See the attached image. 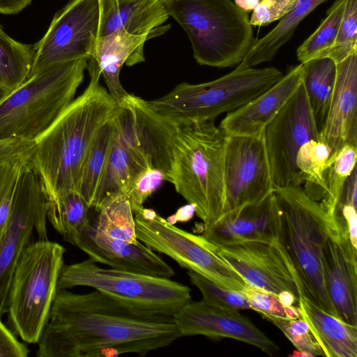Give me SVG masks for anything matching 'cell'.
<instances>
[{
  "label": "cell",
  "instance_id": "cell-1",
  "mask_svg": "<svg viewBox=\"0 0 357 357\" xmlns=\"http://www.w3.org/2000/svg\"><path fill=\"white\" fill-rule=\"evenodd\" d=\"M182 335L173 317L128 305L98 290L58 289L38 342V357L145 355Z\"/></svg>",
  "mask_w": 357,
  "mask_h": 357
},
{
  "label": "cell",
  "instance_id": "cell-2",
  "mask_svg": "<svg viewBox=\"0 0 357 357\" xmlns=\"http://www.w3.org/2000/svg\"><path fill=\"white\" fill-rule=\"evenodd\" d=\"M88 61V86L34 141L30 162L43 181L48 199L64 191L77 190L94 137L119 109L118 101L100 84L96 64L91 59Z\"/></svg>",
  "mask_w": 357,
  "mask_h": 357
},
{
  "label": "cell",
  "instance_id": "cell-3",
  "mask_svg": "<svg viewBox=\"0 0 357 357\" xmlns=\"http://www.w3.org/2000/svg\"><path fill=\"white\" fill-rule=\"evenodd\" d=\"M278 208L276 241L293 271L301 297L337 317L328 296L321 269V252L331 222L319 202L301 185L275 188Z\"/></svg>",
  "mask_w": 357,
  "mask_h": 357
},
{
  "label": "cell",
  "instance_id": "cell-4",
  "mask_svg": "<svg viewBox=\"0 0 357 357\" xmlns=\"http://www.w3.org/2000/svg\"><path fill=\"white\" fill-rule=\"evenodd\" d=\"M226 134L214 121L179 127L172 140L168 181L189 204L204 227L224 214Z\"/></svg>",
  "mask_w": 357,
  "mask_h": 357
},
{
  "label": "cell",
  "instance_id": "cell-5",
  "mask_svg": "<svg viewBox=\"0 0 357 357\" xmlns=\"http://www.w3.org/2000/svg\"><path fill=\"white\" fill-rule=\"evenodd\" d=\"M88 59L62 63L29 77L0 100V140L34 142L74 100Z\"/></svg>",
  "mask_w": 357,
  "mask_h": 357
},
{
  "label": "cell",
  "instance_id": "cell-6",
  "mask_svg": "<svg viewBox=\"0 0 357 357\" xmlns=\"http://www.w3.org/2000/svg\"><path fill=\"white\" fill-rule=\"evenodd\" d=\"M283 76L275 67L257 68L241 62L229 73L213 81L182 82L164 96L147 101L160 117L176 128L214 121L256 98Z\"/></svg>",
  "mask_w": 357,
  "mask_h": 357
},
{
  "label": "cell",
  "instance_id": "cell-7",
  "mask_svg": "<svg viewBox=\"0 0 357 357\" xmlns=\"http://www.w3.org/2000/svg\"><path fill=\"white\" fill-rule=\"evenodd\" d=\"M166 7L188 36L200 65H238L255 42L248 13L231 0H166Z\"/></svg>",
  "mask_w": 357,
  "mask_h": 357
},
{
  "label": "cell",
  "instance_id": "cell-8",
  "mask_svg": "<svg viewBox=\"0 0 357 357\" xmlns=\"http://www.w3.org/2000/svg\"><path fill=\"white\" fill-rule=\"evenodd\" d=\"M65 252L59 243L39 239L17 261L8 291V324L25 342L37 344L48 321Z\"/></svg>",
  "mask_w": 357,
  "mask_h": 357
},
{
  "label": "cell",
  "instance_id": "cell-9",
  "mask_svg": "<svg viewBox=\"0 0 357 357\" xmlns=\"http://www.w3.org/2000/svg\"><path fill=\"white\" fill-rule=\"evenodd\" d=\"M79 286L139 310L171 317L191 301L190 289L170 278L102 268L90 258L62 267L57 289Z\"/></svg>",
  "mask_w": 357,
  "mask_h": 357
},
{
  "label": "cell",
  "instance_id": "cell-10",
  "mask_svg": "<svg viewBox=\"0 0 357 357\" xmlns=\"http://www.w3.org/2000/svg\"><path fill=\"white\" fill-rule=\"evenodd\" d=\"M134 214L137 240L153 250L226 289L241 291L248 284L203 235L180 229L151 208L142 206Z\"/></svg>",
  "mask_w": 357,
  "mask_h": 357
},
{
  "label": "cell",
  "instance_id": "cell-11",
  "mask_svg": "<svg viewBox=\"0 0 357 357\" xmlns=\"http://www.w3.org/2000/svg\"><path fill=\"white\" fill-rule=\"evenodd\" d=\"M48 199L43 181L31 164H26L6 224L0 234V317L7 313L8 291L17 261L31 243L35 231L48 239Z\"/></svg>",
  "mask_w": 357,
  "mask_h": 357
},
{
  "label": "cell",
  "instance_id": "cell-12",
  "mask_svg": "<svg viewBox=\"0 0 357 357\" xmlns=\"http://www.w3.org/2000/svg\"><path fill=\"white\" fill-rule=\"evenodd\" d=\"M100 17L99 0H71L33 45L29 77L62 63L89 60L98 38Z\"/></svg>",
  "mask_w": 357,
  "mask_h": 357
},
{
  "label": "cell",
  "instance_id": "cell-13",
  "mask_svg": "<svg viewBox=\"0 0 357 357\" xmlns=\"http://www.w3.org/2000/svg\"><path fill=\"white\" fill-rule=\"evenodd\" d=\"M264 136L275 188L301 185L296 165L297 153L307 141L319 140L303 81L266 126Z\"/></svg>",
  "mask_w": 357,
  "mask_h": 357
},
{
  "label": "cell",
  "instance_id": "cell-14",
  "mask_svg": "<svg viewBox=\"0 0 357 357\" xmlns=\"http://www.w3.org/2000/svg\"><path fill=\"white\" fill-rule=\"evenodd\" d=\"M224 178V214L260 202L273 192L264 132L253 136L226 135Z\"/></svg>",
  "mask_w": 357,
  "mask_h": 357
},
{
  "label": "cell",
  "instance_id": "cell-15",
  "mask_svg": "<svg viewBox=\"0 0 357 357\" xmlns=\"http://www.w3.org/2000/svg\"><path fill=\"white\" fill-rule=\"evenodd\" d=\"M216 246L217 253L250 285L275 294L287 290L301 298L293 271L278 242L248 241Z\"/></svg>",
  "mask_w": 357,
  "mask_h": 357
},
{
  "label": "cell",
  "instance_id": "cell-16",
  "mask_svg": "<svg viewBox=\"0 0 357 357\" xmlns=\"http://www.w3.org/2000/svg\"><path fill=\"white\" fill-rule=\"evenodd\" d=\"M173 319L182 336L231 338L255 346L269 355L278 350L265 333L238 310L219 307L203 300L189 301Z\"/></svg>",
  "mask_w": 357,
  "mask_h": 357
},
{
  "label": "cell",
  "instance_id": "cell-17",
  "mask_svg": "<svg viewBox=\"0 0 357 357\" xmlns=\"http://www.w3.org/2000/svg\"><path fill=\"white\" fill-rule=\"evenodd\" d=\"M147 168L151 167L142 147L119 108L114 117L107 160L93 209L96 212L107 200L125 195L135 178Z\"/></svg>",
  "mask_w": 357,
  "mask_h": 357
},
{
  "label": "cell",
  "instance_id": "cell-18",
  "mask_svg": "<svg viewBox=\"0 0 357 357\" xmlns=\"http://www.w3.org/2000/svg\"><path fill=\"white\" fill-rule=\"evenodd\" d=\"M77 247L91 259L111 268L171 278L175 272L154 250L137 240L129 243L98 232L90 223Z\"/></svg>",
  "mask_w": 357,
  "mask_h": 357
},
{
  "label": "cell",
  "instance_id": "cell-19",
  "mask_svg": "<svg viewBox=\"0 0 357 357\" xmlns=\"http://www.w3.org/2000/svg\"><path fill=\"white\" fill-rule=\"evenodd\" d=\"M357 51L336 63V78L319 140L331 158L344 145L357 146Z\"/></svg>",
  "mask_w": 357,
  "mask_h": 357
},
{
  "label": "cell",
  "instance_id": "cell-20",
  "mask_svg": "<svg viewBox=\"0 0 357 357\" xmlns=\"http://www.w3.org/2000/svg\"><path fill=\"white\" fill-rule=\"evenodd\" d=\"M278 208L273 192L260 202L225 213L205 227L203 236L217 246L248 241L273 242L277 235Z\"/></svg>",
  "mask_w": 357,
  "mask_h": 357
},
{
  "label": "cell",
  "instance_id": "cell-21",
  "mask_svg": "<svg viewBox=\"0 0 357 357\" xmlns=\"http://www.w3.org/2000/svg\"><path fill=\"white\" fill-rule=\"evenodd\" d=\"M302 63L272 86L237 109L227 113L219 127L226 135L253 136L264 132L303 81Z\"/></svg>",
  "mask_w": 357,
  "mask_h": 357
},
{
  "label": "cell",
  "instance_id": "cell-22",
  "mask_svg": "<svg viewBox=\"0 0 357 357\" xmlns=\"http://www.w3.org/2000/svg\"><path fill=\"white\" fill-rule=\"evenodd\" d=\"M321 269L337 318L357 326V260L348 256L330 235L322 249Z\"/></svg>",
  "mask_w": 357,
  "mask_h": 357
},
{
  "label": "cell",
  "instance_id": "cell-23",
  "mask_svg": "<svg viewBox=\"0 0 357 357\" xmlns=\"http://www.w3.org/2000/svg\"><path fill=\"white\" fill-rule=\"evenodd\" d=\"M98 37L124 30L135 36H151L169 17L166 0H99Z\"/></svg>",
  "mask_w": 357,
  "mask_h": 357
},
{
  "label": "cell",
  "instance_id": "cell-24",
  "mask_svg": "<svg viewBox=\"0 0 357 357\" xmlns=\"http://www.w3.org/2000/svg\"><path fill=\"white\" fill-rule=\"evenodd\" d=\"M150 37L131 35L121 29L97 38L89 59L96 64L108 92L118 102L128 93L121 84V68L124 64L132 66L144 61L143 47Z\"/></svg>",
  "mask_w": 357,
  "mask_h": 357
},
{
  "label": "cell",
  "instance_id": "cell-25",
  "mask_svg": "<svg viewBox=\"0 0 357 357\" xmlns=\"http://www.w3.org/2000/svg\"><path fill=\"white\" fill-rule=\"evenodd\" d=\"M298 303L324 356H357V326L344 322L302 297Z\"/></svg>",
  "mask_w": 357,
  "mask_h": 357
},
{
  "label": "cell",
  "instance_id": "cell-26",
  "mask_svg": "<svg viewBox=\"0 0 357 357\" xmlns=\"http://www.w3.org/2000/svg\"><path fill=\"white\" fill-rule=\"evenodd\" d=\"M328 0H297L292 8L267 34L255 43L243 60L255 67L273 59L278 50L291 38L298 25L321 3Z\"/></svg>",
  "mask_w": 357,
  "mask_h": 357
},
{
  "label": "cell",
  "instance_id": "cell-27",
  "mask_svg": "<svg viewBox=\"0 0 357 357\" xmlns=\"http://www.w3.org/2000/svg\"><path fill=\"white\" fill-rule=\"evenodd\" d=\"M301 63L303 84L320 136L335 82L336 63L328 57L315 58Z\"/></svg>",
  "mask_w": 357,
  "mask_h": 357
},
{
  "label": "cell",
  "instance_id": "cell-28",
  "mask_svg": "<svg viewBox=\"0 0 357 357\" xmlns=\"http://www.w3.org/2000/svg\"><path fill=\"white\" fill-rule=\"evenodd\" d=\"M90 209L77 190H67L48 199L47 219L66 241L77 246L82 231L91 223Z\"/></svg>",
  "mask_w": 357,
  "mask_h": 357
},
{
  "label": "cell",
  "instance_id": "cell-29",
  "mask_svg": "<svg viewBox=\"0 0 357 357\" xmlns=\"http://www.w3.org/2000/svg\"><path fill=\"white\" fill-rule=\"evenodd\" d=\"M114 117L105 123L96 134L81 169L77 191L91 209L95 204L106 166L112 136Z\"/></svg>",
  "mask_w": 357,
  "mask_h": 357
},
{
  "label": "cell",
  "instance_id": "cell-30",
  "mask_svg": "<svg viewBox=\"0 0 357 357\" xmlns=\"http://www.w3.org/2000/svg\"><path fill=\"white\" fill-rule=\"evenodd\" d=\"M33 54V45L10 38L0 25V100L28 78Z\"/></svg>",
  "mask_w": 357,
  "mask_h": 357
},
{
  "label": "cell",
  "instance_id": "cell-31",
  "mask_svg": "<svg viewBox=\"0 0 357 357\" xmlns=\"http://www.w3.org/2000/svg\"><path fill=\"white\" fill-rule=\"evenodd\" d=\"M331 158V150L323 142L311 139L299 149L296 165L303 190L312 199L320 202L326 192L325 173Z\"/></svg>",
  "mask_w": 357,
  "mask_h": 357
},
{
  "label": "cell",
  "instance_id": "cell-32",
  "mask_svg": "<svg viewBox=\"0 0 357 357\" xmlns=\"http://www.w3.org/2000/svg\"><path fill=\"white\" fill-rule=\"evenodd\" d=\"M96 213L94 222L91 224L98 232L129 243L137 241L134 213L124 195L105 202Z\"/></svg>",
  "mask_w": 357,
  "mask_h": 357
},
{
  "label": "cell",
  "instance_id": "cell-33",
  "mask_svg": "<svg viewBox=\"0 0 357 357\" xmlns=\"http://www.w3.org/2000/svg\"><path fill=\"white\" fill-rule=\"evenodd\" d=\"M33 148V146L0 156V234L8 220L20 176L31 158Z\"/></svg>",
  "mask_w": 357,
  "mask_h": 357
},
{
  "label": "cell",
  "instance_id": "cell-34",
  "mask_svg": "<svg viewBox=\"0 0 357 357\" xmlns=\"http://www.w3.org/2000/svg\"><path fill=\"white\" fill-rule=\"evenodd\" d=\"M346 0H335L318 28L296 50L301 63L319 58L333 44L342 19Z\"/></svg>",
  "mask_w": 357,
  "mask_h": 357
},
{
  "label": "cell",
  "instance_id": "cell-35",
  "mask_svg": "<svg viewBox=\"0 0 357 357\" xmlns=\"http://www.w3.org/2000/svg\"><path fill=\"white\" fill-rule=\"evenodd\" d=\"M356 155L357 146L346 144L330 158L325 173L326 189L319 202L326 212L333 207L347 179L356 168Z\"/></svg>",
  "mask_w": 357,
  "mask_h": 357
},
{
  "label": "cell",
  "instance_id": "cell-36",
  "mask_svg": "<svg viewBox=\"0 0 357 357\" xmlns=\"http://www.w3.org/2000/svg\"><path fill=\"white\" fill-rule=\"evenodd\" d=\"M356 51L357 0H346L342 19L335 41L320 57H328L337 63Z\"/></svg>",
  "mask_w": 357,
  "mask_h": 357
},
{
  "label": "cell",
  "instance_id": "cell-37",
  "mask_svg": "<svg viewBox=\"0 0 357 357\" xmlns=\"http://www.w3.org/2000/svg\"><path fill=\"white\" fill-rule=\"evenodd\" d=\"M190 282L202 293L206 303L225 309L241 310L250 309L248 299L241 291L226 289L201 275L188 271Z\"/></svg>",
  "mask_w": 357,
  "mask_h": 357
},
{
  "label": "cell",
  "instance_id": "cell-38",
  "mask_svg": "<svg viewBox=\"0 0 357 357\" xmlns=\"http://www.w3.org/2000/svg\"><path fill=\"white\" fill-rule=\"evenodd\" d=\"M279 328L298 351L312 354L314 357L324 356L314 337L307 321L303 318L289 319L273 316H263Z\"/></svg>",
  "mask_w": 357,
  "mask_h": 357
},
{
  "label": "cell",
  "instance_id": "cell-39",
  "mask_svg": "<svg viewBox=\"0 0 357 357\" xmlns=\"http://www.w3.org/2000/svg\"><path fill=\"white\" fill-rule=\"evenodd\" d=\"M165 181H168L167 174L154 168H147L135 178L125 195L130 202L133 213L143 206L147 198Z\"/></svg>",
  "mask_w": 357,
  "mask_h": 357
},
{
  "label": "cell",
  "instance_id": "cell-40",
  "mask_svg": "<svg viewBox=\"0 0 357 357\" xmlns=\"http://www.w3.org/2000/svg\"><path fill=\"white\" fill-rule=\"evenodd\" d=\"M241 291L248 299L250 309L262 316L286 318L284 306L280 303L277 294L250 284Z\"/></svg>",
  "mask_w": 357,
  "mask_h": 357
},
{
  "label": "cell",
  "instance_id": "cell-41",
  "mask_svg": "<svg viewBox=\"0 0 357 357\" xmlns=\"http://www.w3.org/2000/svg\"><path fill=\"white\" fill-rule=\"evenodd\" d=\"M297 0H261L250 18L252 26H266L286 15Z\"/></svg>",
  "mask_w": 357,
  "mask_h": 357
},
{
  "label": "cell",
  "instance_id": "cell-42",
  "mask_svg": "<svg viewBox=\"0 0 357 357\" xmlns=\"http://www.w3.org/2000/svg\"><path fill=\"white\" fill-rule=\"evenodd\" d=\"M29 353V349L16 338L0 317V357H26Z\"/></svg>",
  "mask_w": 357,
  "mask_h": 357
},
{
  "label": "cell",
  "instance_id": "cell-43",
  "mask_svg": "<svg viewBox=\"0 0 357 357\" xmlns=\"http://www.w3.org/2000/svg\"><path fill=\"white\" fill-rule=\"evenodd\" d=\"M33 144L34 142L20 139L0 140V156L26 150Z\"/></svg>",
  "mask_w": 357,
  "mask_h": 357
},
{
  "label": "cell",
  "instance_id": "cell-44",
  "mask_svg": "<svg viewBox=\"0 0 357 357\" xmlns=\"http://www.w3.org/2000/svg\"><path fill=\"white\" fill-rule=\"evenodd\" d=\"M33 0H0V14L14 15L29 6Z\"/></svg>",
  "mask_w": 357,
  "mask_h": 357
},
{
  "label": "cell",
  "instance_id": "cell-45",
  "mask_svg": "<svg viewBox=\"0 0 357 357\" xmlns=\"http://www.w3.org/2000/svg\"><path fill=\"white\" fill-rule=\"evenodd\" d=\"M195 213V206L189 204L179 208L176 213L169 216L167 220L174 225L176 222H186L190 220Z\"/></svg>",
  "mask_w": 357,
  "mask_h": 357
},
{
  "label": "cell",
  "instance_id": "cell-46",
  "mask_svg": "<svg viewBox=\"0 0 357 357\" xmlns=\"http://www.w3.org/2000/svg\"><path fill=\"white\" fill-rule=\"evenodd\" d=\"M278 299L283 306L293 305L298 299L296 296L289 291L284 290L278 294Z\"/></svg>",
  "mask_w": 357,
  "mask_h": 357
},
{
  "label": "cell",
  "instance_id": "cell-47",
  "mask_svg": "<svg viewBox=\"0 0 357 357\" xmlns=\"http://www.w3.org/2000/svg\"><path fill=\"white\" fill-rule=\"evenodd\" d=\"M261 0H234V3L239 8L248 13L253 11V10L258 6Z\"/></svg>",
  "mask_w": 357,
  "mask_h": 357
},
{
  "label": "cell",
  "instance_id": "cell-48",
  "mask_svg": "<svg viewBox=\"0 0 357 357\" xmlns=\"http://www.w3.org/2000/svg\"><path fill=\"white\" fill-rule=\"evenodd\" d=\"M284 310L287 319H296L302 317L301 310L298 307H295L293 305L284 306Z\"/></svg>",
  "mask_w": 357,
  "mask_h": 357
},
{
  "label": "cell",
  "instance_id": "cell-49",
  "mask_svg": "<svg viewBox=\"0 0 357 357\" xmlns=\"http://www.w3.org/2000/svg\"><path fill=\"white\" fill-rule=\"evenodd\" d=\"M292 357H314L312 354L306 351H298L296 349L293 354L289 355Z\"/></svg>",
  "mask_w": 357,
  "mask_h": 357
}]
</instances>
